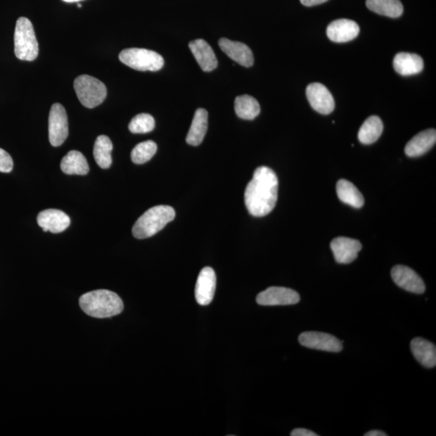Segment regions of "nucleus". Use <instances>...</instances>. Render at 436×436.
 Returning <instances> with one entry per match:
<instances>
[{
	"label": "nucleus",
	"instance_id": "nucleus-1",
	"mask_svg": "<svg viewBox=\"0 0 436 436\" xmlns=\"http://www.w3.org/2000/svg\"><path fill=\"white\" fill-rule=\"evenodd\" d=\"M278 198V178L268 167H259L245 190V205L250 214L261 217L275 208Z\"/></svg>",
	"mask_w": 436,
	"mask_h": 436
},
{
	"label": "nucleus",
	"instance_id": "nucleus-23",
	"mask_svg": "<svg viewBox=\"0 0 436 436\" xmlns=\"http://www.w3.org/2000/svg\"><path fill=\"white\" fill-rule=\"evenodd\" d=\"M336 191L342 203L357 209L363 207L364 204V196L352 183L342 179L337 183Z\"/></svg>",
	"mask_w": 436,
	"mask_h": 436
},
{
	"label": "nucleus",
	"instance_id": "nucleus-32",
	"mask_svg": "<svg viewBox=\"0 0 436 436\" xmlns=\"http://www.w3.org/2000/svg\"><path fill=\"white\" fill-rule=\"evenodd\" d=\"M300 1H301L304 6L313 7L316 6V5L326 3L328 0H300Z\"/></svg>",
	"mask_w": 436,
	"mask_h": 436
},
{
	"label": "nucleus",
	"instance_id": "nucleus-2",
	"mask_svg": "<svg viewBox=\"0 0 436 436\" xmlns=\"http://www.w3.org/2000/svg\"><path fill=\"white\" fill-rule=\"evenodd\" d=\"M79 307L92 318L106 319L122 314L124 304L116 293L99 290L86 293L79 298Z\"/></svg>",
	"mask_w": 436,
	"mask_h": 436
},
{
	"label": "nucleus",
	"instance_id": "nucleus-25",
	"mask_svg": "<svg viewBox=\"0 0 436 436\" xmlns=\"http://www.w3.org/2000/svg\"><path fill=\"white\" fill-rule=\"evenodd\" d=\"M366 6L375 13L391 18H399L403 13L400 0H366Z\"/></svg>",
	"mask_w": 436,
	"mask_h": 436
},
{
	"label": "nucleus",
	"instance_id": "nucleus-9",
	"mask_svg": "<svg viewBox=\"0 0 436 436\" xmlns=\"http://www.w3.org/2000/svg\"><path fill=\"white\" fill-rule=\"evenodd\" d=\"M299 294L291 288L285 287H270L258 294L256 302L265 307L275 305L295 304L300 302Z\"/></svg>",
	"mask_w": 436,
	"mask_h": 436
},
{
	"label": "nucleus",
	"instance_id": "nucleus-8",
	"mask_svg": "<svg viewBox=\"0 0 436 436\" xmlns=\"http://www.w3.org/2000/svg\"><path fill=\"white\" fill-rule=\"evenodd\" d=\"M299 342L305 347L329 352L342 350V342L336 337L323 332L307 331L300 335Z\"/></svg>",
	"mask_w": 436,
	"mask_h": 436
},
{
	"label": "nucleus",
	"instance_id": "nucleus-14",
	"mask_svg": "<svg viewBox=\"0 0 436 436\" xmlns=\"http://www.w3.org/2000/svg\"><path fill=\"white\" fill-rule=\"evenodd\" d=\"M38 225L45 232L62 233L70 226V217L64 212L58 210H46L37 216Z\"/></svg>",
	"mask_w": 436,
	"mask_h": 436
},
{
	"label": "nucleus",
	"instance_id": "nucleus-21",
	"mask_svg": "<svg viewBox=\"0 0 436 436\" xmlns=\"http://www.w3.org/2000/svg\"><path fill=\"white\" fill-rule=\"evenodd\" d=\"M208 117L209 114L205 109L198 108L195 111L186 138L188 144L198 146L203 143L208 129Z\"/></svg>",
	"mask_w": 436,
	"mask_h": 436
},
{
	"label": "nucleus",
	"instance_id": "nucleus-24",
	"mask_svg": "<svg viewBox=\"0 0 436 436\" xmlns=\"http://www.w3.org/2000/svg\"><path fill=\"white\" fill-rule=\"evenodd\" d=\"M383 132V121L377 116H372L361 125L358 133V139L362 144H373L379 139Z\"/></svg>",
	"mask_w": 436,
	"mask_h": 436
},
{
	"label": "nucleus",
	"instance_id": "nucleus-35",
	"mask_svg": "<svg viewBox=\"0 0 436 436\" xmlns=\"http://www.w3.org/2000/svg\"><path fill=\"white\" fill-rule=\"evenodd\" d=\"M77 6H78L79 8H82V7H83V6H82V4H77Z\"/></svg>",
	"mask_w": 436,
	"mask_h": 436
},
{
	"label": "nucleus",
	"instance_id": "nucleus-15",
	"mask_svg": "<svg viewBox=\"0 0 436 436\" xmlns=\"http://www.w3.org/2000/svg\"><path fill=\"white\" fill-rule=\"evenodd\" d=\"M359 34L357 22L347 20H337L327 27L326 34L329 39L337 43L347 42L355 39Z\"/></svg>",
	"mask_w": 436,
	"mask_h": 436
},
{
	"label": "nucleus",
	"instance_id": "nucleus-26",
	"mask_svg": "<svg viewBox=\"0 0 436 436\" xmlns=\"http://www.w3.org/2000/svg\"><path fill=\"white\" fill-rule=\"evenodd\" d=\"M113 149L112 141L108 136L101 135L96 139L94 155L98 166L103 169H108L111 167Z\"/></svg>",
	"mask_w": 436,
	"mask_h": 436
},
{
	"label": "nucleus",
	"instance_id": "nucleus-10",
	"mask_svg": "<svg viewBox=\"0 0 436 436\" xmlns=\"http://www.w3.org/2000/svg\"><path fill=\"white\" fill-rule=\"evenodd\" d=\"M391 276L396 285L406 291L423 294L426 290L425 283L416 271L403 265H397L392 269Z\"/></svg>",
	"mask_w": 436,
	"mask_h": 436
},
{
	"label": "nucleus",
	"instance_id": "nucleus-13",
	"mask_svg": "<svg viewBox=\"0 0 436 436\" xmlns=\"http://www.w3.org/2000/svg\"><path fill=\"white\" fill-rule=\"evenodd\" d=\"M217 286L215 271L210 267L200 271L196 281L195 297L200 305L210 304L214 299Z\"/></svg>",
	"mask_w": 436,
	"mask_h": 436
},
{
	"label": "nucleus",
	"instance_id": "nucleus-27",
	"mask_svg": "<svg viewBox=\"0 0 436 436\" xmlns=\"http://www.w3.org/2000/svg\"><path fill=\"white\" fill-rule=\"evenodd\" d=\"M234 109L237 116L243 120H254L260 113L259 102L248 95L238 96L234 101Z\"/></svg>",
	"mask_w": 436,
	"mask_h": 436
},
{
	"label": "nucleus",
	"instance_id": "nucleus-30",
	"mask_svg": "<svg viewBox=\"0 0 436 436\" xmlns=\"http://www.w3.org/2000/svg\"><path fill=\"white\" fill-rule=\"evenodd\" d=\"M13 161L7 151L0 148V172L9 173L13 171Z\"/></svg>",
	"mask_w": 436,
	"mask_h": 436
},
{
	"label": "nucleus",
	"instance_id": "nucleus-29",
	"mask_svg": "<svg viewBox=\"0 0 436 436\" xmlns=\"http://www.w3.org/2000/svg\"><path fill=\"white\" fill-rule=\"evenodd\" d=\"M155 122L150 114L141 113L134 117L129 124V129L133 134H147L154 130Z\"/></svg>",
	"mask_w": 436,
	"mask_h": 436
},
{
	"label": "nucleus",
	"instance_id": "nucleus-28",
	"mask_svg": "<svg viewBox=\"0 0 436 436\" xmlns=\"http://www.w3.org/2000/svg\"><path fill=\"white\" fill-rule=\"evenodd\" d=\"M157 145L155 141H146L136 146L131 152V160L135 165H143L150 161L156 154Z\"/></svg>",
	"mask_w": 436,
	"mask_h": 436
},
{
	"label": "nucleus",
	"instance_id": "nucleus-5",
	"mask_svg": "<svg viewBox=\"0 0 436 436\" xmlns=\"http://www.w3.org/2000/svg\"><path fill=\"white\" fill-rule=\"evenodd\" d=\"M119 59L129 68L140 72H158L165 65V59L160 53L146 49H125L120 53Z\"/></svg>",
	"mask_w": 436,
	"mask_h": 436
},
{
	"label": "nucleus",
	"instance_id": "nucleus-17",
	"mask_svg": "<svg viewBox=\"0 0 436 436\" xmlns=\"http://www.w3.org/2000/svg\"><path fill=\"white\" fill-rule=\"evenodd\" d=\"M188 46L196 62L204 72H210L217 68V57L208 42L203 39H198L191 41Z\"/></svg>",
	"mask_w": 436,
	"mask_h": 436
},
{
	"label": "nucleus",
	"instance_id": "nucleus-12",
	"mask_svg": "<svg viewBox=\"0 0 436 436\" xmlns=\"http://www.w3.org/2000/svg\"><path fill=\"white\" fill-rule=\"evenodd\" d=\"M331 248L338 264H348L357 259L362 244L356 239L338 237L331 242Z\"/></svg>",
	"mask_w": 436,
	"mask_h": 436
},
{
	"label": "nucleus",
	"instance_id": "nucleus-11",
	"mask_svg": "<svg viewBox=\"0 0 436 436\" xmlns=\"http://www.w3.org/2000/svg\"><path fill=\"white\" fill-rule=\"evenodd\" d=\"M307 96L310 105L315 111L323 115H328L334 111L335 103L330 91L319 83L309 84L307 89Z\"/></svg>",
	"mask_w": 436,
	"mask_h": 436
},
{
	"label": "nucleus",
	"instance_id": "nucleus-3",
	"mask_svg": "<svg viewBox=\"0 0 436 436\" xmlns=\"http://www.w3.org/2000/svg\"><path fill=\"white\" fill-rule=\"evenodd\" d=\"M176 212L171 206L157 205L146 211L133 227V236L144 239L155 236L174 220Z\"/></svg>",
	"mask_w": 436,
	"mask_h": 436
},
{
	"label": "nucleus",
	"instance_id": "nucleus-7",
	"mask_svg": "<svg viewBox=\"0 0 436 436\" xmlns=\"http://www.w3.org/2000/svg\"><path fill=\"white\" fill-rule=\"evenodd\" d=\"M69 134V124L67 112L60 103H53L49 117V139L53 146L64 143Z\"/></svg>",
	"mask_w": 436,
	"mask_h": 436
},
{
	"label": "nucleus",
	"instance_id": "nucleus-34",
	"mask_svg": "<svg viewBox=\"0 0 436 436\" xmlns=\"http://www.w3.org/2000/svg\"><path fill=\"white\" fill-rule=\"evenodd\" d=\"M63 1L67 3H79L81 1H84V0H63Z\"/></svg>",
	"mask_w": 436,
	"mask_h": 436
},
{
	"label": "nucleus",
	"instance_id": "nucleus-19",
	"mask_svg": "<svg viewBox=\"0 0 436 436\" xmlns=\"http://www.w3.org/2000/svg\"><path fill=\"white\" fill-rule=\"evenodd\" d=\"M411 352L414 358L423 367L432 368L436 365V347L423 338H416L411 342Z\"/></svg>",
	"mask_w": 436,
	"mask_h": 436
},
{
	"label": "nucleus",
	"instance_id": "nucleus-33",
	"mask_svg": "<svg viewBox=\"0 0 436 436\" xmlns=\"http://www.w3.org/2000/svg\"><path fill=\"white\" fill-rule=\"evenodd\" d=\"M364 436H387V434L381 432V430H371V432L364 434Z\"/></svg>",
	"mask_w": 436,
	"mask_h": 436
},
{
	"label": "nucleus",
	"instance_id": "nucleus-4",
	"mask_svg": "<svg viewBox=\"0 0 436 436\" xmlns=\"http://www.w3.org/2000/svg\"><path fill=\"white\" fill-rule=\"evenodd\" d=\"M15 54L22 61L32 62L39 53L34 26L26 18H20L16 21L15 35Z\"/></svg>",
	"mask_w": 436,
	"mask_h": 436
},
{
	"label": "nucleus",
	"instance_id": "nucleus-6",
	"mask_svg": "<svg viewBox=\"0 0 436 436\" xmlns=\"http://www.w3.org/2000/svg\"><path fill=\"white\" fill-rule=\"evenodd\" d=\"M74 87L80 103L87 108L101 105L107 96L105 84L90 75L79 76L74 82Z\"/></svg>",
	"mask_w": 436,
	"mask_h": 436
},
{
	"label": "nucleus",
	"instance_id": "nucleus-18",
	"mask_svg": "<svg viewBox=\"0 0 436 436\" xmlns=\"http://www.w3.org/2000/svg\"><path fill=\"white\" fill-rule=\"evenodd\" d=\"M436 143V131L433 129L423 131L409 141L405 147L409 157H419L426 154Z\"/></svg>",
	"mask_w": 436,
	"mask_h": 436
},
{
	"label": "nucleus",
	"instance_id": "nucleus-22",
	"mask_svg": "<svg viewBox=\"0 0 436 436\" xmlns=\"http://www.w3.org/2000/svg\"><path fill=\"white\" fill-rule=\"evenodd\" d=\"M61 170L67 174L85 176L89 172V165L81 152L72 150L63 157L61 161Z\"/></svg>",
	"mask_w": 436,
	"mask_h": 436
},
{
	"label": "nucleus",
	"instance_id": "nucleus-16",
	"mask_svg": "<svg viewBox=\"0 0 436 436\" xmlns=\"http://www.w3.org/2000/svg\"><path fill=\"white\" fill-rule=\"evenodd\" d=\"M218 44H219L222 51L234 62L243 65L245 68L252 67L254 64L253 53L247 45L242 42L226 39V38H222Z\"/></svg>",
	"mask_w": 436,
	"mask_h": 436
},
{
	"label": "nucleus",
	"instance_id": "nucleus-20",
	"mask_svg": "<svg viewBox=\"0 0 436 436\" xmlns=\"http://www.w3.org/2000/svg\"><path fill=\"white\" fill-rule=\"evenodd\" d=\"M423 67V58L416 53H399L394 58L395 70L403 76L421 73Z\"/></svg>",
	"mask_w": 436,
	"mask_h": 436
},
{
	"label": "nucleus",
	"instance_id": "nucleus-31",
	"mask_svg": "<svg viewBox=\"0 0 436 436\" xmlns=\"http://www.w3.org/2000/svg\"><path fill=\"white\" fill-rule=\"evenodd\" d=\"M292 436H318V434H316L312 430H309L307 429L304 428H297L294 429L290 434Z\"/></svg>",
	"mask_w": 436,
	"mask_h": 436
}]
</instances>
